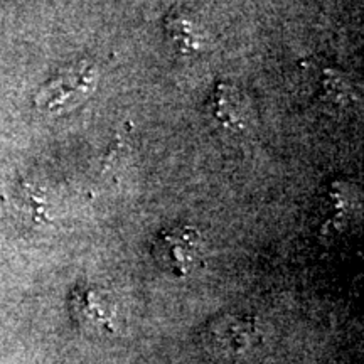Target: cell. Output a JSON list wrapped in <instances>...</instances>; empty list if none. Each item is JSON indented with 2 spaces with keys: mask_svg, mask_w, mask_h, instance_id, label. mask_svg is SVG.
Instances as JSON below:
<instances>
[{
  "mask_svg": "<svg viewBox=\"0 0 364 364\" xmlns=\"http://www.w3.org/2000/svg\"><path fill=\"white\" fill-rule=\"evenodd\" d=\"M98 80L97 66L88 59L73 63L41 86L34 97L36 108L49 115L75 110L95 93Z\"/></svg>",
  "mask_w": 364,
  "mask_h": 364,
  "instance_id": "obj_1",
  "label": "cell"
},
{
  "mask_svg": "<svg viewBox=\"0 0 364 364\" xmlns=\"http://www.w3.org/2000/svg\"><path fill=\"white\" fill-rule=\"evenodd\" d=\"M203 253L199 231L189 225H176L164 230L152 247L154 260L167 273L186 277L194 270Z\"/></svg>",
  "mask_w": 364,
  "mask_h": 364,
  "instance_id": "obj_2",
  "label": "cell"
},
{
  "mask_svg": "<svg viewBox=\"0 0 364 364\" xmlns=\"http://www.w3.org/2000/svg\"><path fill=\"white\" fill-rule=\"evenodd\" d=\"M208 110L213 120L223 130L240 134L248 127V102L240 88L235 85L220 81L208 98Z\"/></svg>",
  "mask_w": 364,
  "mask_h": 364,
  "instance_id": "obj_3",
  "label": "cell"
},
{
  "mask_svg": "<svg viewBox=\"0 0 364 364\" xmlns=\"http://www.w3.org/2000/svg\"><path fill=\"white\" fill-rule=\"evenodd\" d=\"M71 312L85 329L113 331L115 309L105 294L93 287H80L71 295Z\"/></svg>",
  "mask_w": 364,
  "mask_h": 364,
  "instance_id": "obj_4",
  "label": "cell"
},
{
  "mask_svg": "<svg viewBox=\"0 0 364 364\" xmlns=\"http://www.w3.org/2000/svg\"><path fill=\"white\" fill-rule=\"evenodd\" d=\"M162 29L171 48L182 56H196L208 46L203 26L193 14L182 9H174L164 17Z\"/></svg>",
  "mask_w": 364,
  "mask_h": 364,
  "instance_id": "obj_5",
  "label": "cell"
}]
</instances>
